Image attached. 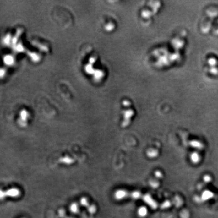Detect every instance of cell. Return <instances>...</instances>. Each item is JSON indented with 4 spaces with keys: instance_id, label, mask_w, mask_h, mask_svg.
I'll use <instances>...</instances> for the list:
<instances>
[{
    "instance_id": "obj_1",
    "label": "cell",
    "mask_w": 218,
    "mask_h": 218,
    "mask_svg": "<svg viewBox=\"0 0 218 218\" xmlns=\"http://www.w3.org/2000/svg\"><path fill=\"white\" fill-rule=\"evenodd\" d=\"M218 17V6H211L205 11L204 18L200 23L201 33L207 35L212 29L214 20Z\"/></svg>"
},
{
    "instance_id": "obj_2",
    "label": "cell",
    "mask_w": 218,
    "mask_h": 218,
    "mask_svg": "<svg viewBox=\"0 0 218 218\" xmlns=\"http://www.w3.org/2000/svg\"><path fill=\"white\" fill-rule=\"evenodd\" d=\"M210 73L214 75H218V61L215 57H210L208 60Z\"/></svg>"
},
{
    "instance_id": "obj_3",
    "label": "cell",
    "mask_w": 218,
    "mask_h": 218,
    "mask_svg": "<svg viewBox=\"0 0 218 218\" xmlns=\"http://www.w3.org/2000/svg\"><path fill=\"white\" fill-rule=\"evenodd\" d=\"M144 201H145L147 204H149L151 208L155 209L158 207L157 204L155 200L152 199L150 195L146 194L144 195Z\"/></svg>"
},
{
    "instance_id": "obj_4",
    "label": "cell",
    "mask_w": 218,
    "mask_h": 218,
    "mask_svg": "<svg viewBox=\"0 0 218 218\" xmlns=\"http://www.w3.org/2000/svg\"><path fill=\"white\" fill-rule=\"evenodd\" d=\"M134 112L131 109H129L125 111L124 112L125 125V126L128 124L130 122V120L131 119L132 116L134 115Z\"/></svg>"
},
{
    "instance_id": "obj_5",
    "label": "cell",
    "mask_w": 218,
    "mask_h": 218,
    "mask_svg": "<svg viewBox=\"0 0 218 218\" xmlns=\"http://www.w3.org/2000/svg\"><path fill=\"white\" fill-rule=\"evenodd\" d=\"M127 196V193L124 190H118L115 193L116 199L119 200L124 199Z\"/></svg>"
},
{
    "instance_id": "obj_6",
    "label": "cell",
    "mask_w": 218,
    "mask_h": 218,
    "mask_svg": "<svg viewBox=\"0 0 218 218\" xmlns=\"http://www.w3.org/2000/svg\"><path fill=\"white\" fill-rule=\"evenodd\" d=\"M138 214L140 217H144L148 214V210L145 207H141L138 210Z\"/></svg>"
},
{
    "instance_id": "obj_7",
    "label": "cell",
    "mask_w": 218,
    "mask_h": 218,
    "mask_svg": "<svg viewBox=\"0 0 218 218\" xmlns=\"http://www.w3.org/2000/svg\"><path fill=\"white\" fill-rule=\"evenodd\" d=\"M212 30L214 35H215V36H218V20L215 23V26H214Z\"/></svg>"
},
{
    "instance_id": "obj_8",
    "label": "cell",
    "mask_w": 218,
    "mask_h": 218,
    "mask_svg": "<svg viewBox=\"0 0 218 218\" xmlns=\"http://www.w3.org/2000/svg\"><path fill=\"white\" fill-rule=\"evenodd\" d=\"M131 196L133 199H139L140 197L141 194H140V193H139V191H134L131 194Z\"/></svg>"
},
{
    "instance_id": "obj_9",
    "label": "cell",
    "mask_w": 218,
    "mask_h": 218,
    "mask_svg": "<svg viewBox=\"0 0 218 218\" xmlns=\"http://www.w3.org/2000/svg\"><path fill=\"white\" fill-rule=\"evenodd\" d=\"M191 159L194 163L198 162V161H199V155L196 153H193V155H191Z\"/></svg>"
},
{
    "instance_id": "obj_10",
    "label": "cell",
    "mask_w": 218,
    "mask_h": 218,
    "mask_svg": "<svg viewBox=\"0 0 218 218\" xmlns=\"http://www.w3.org/2000/svg\"><path fill=\"white\" fill-rule=\"evenodd\" d=\"M162 206L163 208H168V207L170 206V203L169 201H166L165 203H163Z\"/></svg>"
},
{
    "instance_id": "obj_11",
    "label": "cell",
    "mask_w": 218,
    "mask_h": 218,
    "mask_svg": "<svg viewBox=\"0 0 218 218\" xmlns=\"http://www.w3.org/2000/svg\"><path fill=\"white\" fill-rule=\"evenodd\" d=\"M149 156H150V157H155L156 155H157V153H156V152H155V150H153V151H150L149 152Z\"/></svg>"
},
{
    "instance_id": "obj_12",
    "label": "cell",
    "mask_w": 218,
    "mask_h": 218,
    "mask_svg": "<svg viewBox=\"0 0 218 218\" xmlns=\"http://www.w3.org/2000/svg\"><path fill=\"white\" fill-rule=\"evenodd\" d=\"M10 60H12V58L11 57H8V59H7V60L6 59V61L8 63H10L12 61Z\"/></svg>"
}]
</instances>
